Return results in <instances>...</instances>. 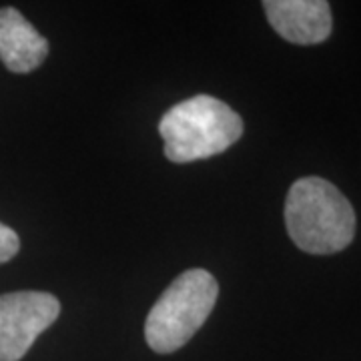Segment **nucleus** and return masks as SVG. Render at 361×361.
<instances>
[{
    "instance_id": "obj_1",
    "label": "nucleus",
    "mask_w": 361,
    "mask_h": 361,
    "mask_svg": "<svg viewBox=\"0 0 361 361\" xmlns=\"http://www.w3.org/2000/svg\"><path fill=\"white\" fill-rule=\"evenodd\" d=\"M285 225L301 251L331 255L353 241L357 219L351 203L336 185L322 177H303L287 193Z\"/></svg>"
},
{
    "instance_id": "obj_2",
    "label": "nucleus",
    "mask_w": 361,
    "mask_h": 361,
    "mask_svg": "<svg viewBox=\"0 0 361 361\" xmlns=\"http://www.w3.org/2000/svg\"><path fill=\"white\" fill-rule=\"evenodd\" d=\"M165 155L173 163H193L227 151L243 135V121L229 104L197 94L169 109L159 123Z\"/></svg>"
},
{
    "instance_id": "obj_3",
    "label": "nucleus",
    "mask_w": 361,
    "mask_h": 361,
    "mask_svg": "<svg viewBox=\"0 0 361 361\" xmlns=\"http://www.w3.org/2000/svg\"><path fill=\"white\" fill-rule=\"evenodd\" d=\"M219 285L205 269H189L169 285L145 322V339L157 353L180 349L203 327L217 303Z\"/></svg>"
},
{
    "instance_id": "obj_4",
    "label": "nucleus",
    "mask_w": 361,
    "mask_h": 361,
    "mask_svg": "<svg viewBox=\"0 0 361 361\" xmlns=\"http://www.w3.org/2000/svg\"><path fill=\"white\" fill-rule=\"evenodd\" d=\"M59 299L42 291L0 295V361H20L37 337L56 322Z\"/></svg>"
},
{
    "instance_id": "obj_5",
    "label": "nucleus",
    "mask_w": 361,
    "mask_h": 361,
    "mask_svg": "<svg viewBox=\"0 0 361 361\" xmlns=\"http://www.w3.org/2000/svg\"><path fill=\"white\" fill-rule=\"evenodd\" d=\"M263 8L273 30L293 44H319L334 28L331 6L325 0H265Z\"/></svg>"
},
{
    "instance_id": "obj_6",
    "label": "nucleus",
    "mask_w": 361,
    "mask_h": 361,
    "mask_svg": "<svg viewBox=\"0 0 361 361\" xmlns=\"http://www.w3.org/2000/svg\"><path fill=\"white\" fill-rule=\"evenodd\" d=\"M49 54V42L16 8H0V61L11 73L26 75Z\"/></svg>"
},
{
    "instance_id": "obj_7",
    "label": "nucleus",
    "mask_w": 361,
    "mask_h": 361,
    "mask_svg": "<svg viewBox=\"0 0 361 361\" xmlns=\"http://www.w3.org/2000/svg\"><path fill=\"white\" fill-rule=\"evenodd\" d=\"M18 249H20L18 235L11 227H6V225L0 223V265L6 263V261H11L18 253Z\"/></svg>"
}]
</instances>
